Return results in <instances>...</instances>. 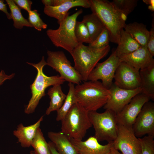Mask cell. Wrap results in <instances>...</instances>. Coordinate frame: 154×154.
Wrapping results in <instances>:
<instances>
[{
	"mask_svg": "<svg viewBox=\"0 0 154 154\" xmlns=\"http://www.w3.org/2000/svg\"><path fill=\"white\" fill-rule=\"evenodd\" d=\"M119 60L120 62H125L139 70L147 67L154 63L153 57L147 47L141 46Z\"/></svg>",
	"mask_w": 154,
	"mask_h": 154,
	"instance_id": "cell-17",
	"label": "cell"
},
{
	"mask_svg": "<svg viewBox=\"0 0 154 154\" xmlns=\"http://www.w3.org/2000/svg\"><path fill=\"white\" fill-rule=\"evenodd\" d=\"M16 4L21 9H24L28 12L31 10L32 2L29 0H13Z\"/></svg>",
	"mask_w": 154,
	"mask_h": 154,
	"instance_id": "cell-34",
	"label": "cell"
},
{
	"mask_svg": "<svg viewBox=\"0 0 154 154\" xmlns=\"http://www.w3.org/2000/svg\"><path fill=\"white\" fill-rule=\"evenodd\" d=\"M149 31L147 48L151 55L154 56V25L152 24V27Z\"/></svg>",
	"mask_w": 154,
	"mask_h": 154,
	"instance_id": "cell-33",
	"label": "cell"
},
{
	"mask_svg": "<svg viewBox=\"0 0 154 154\" xmlns=\"http://www.w3.org/2000/svg\"><path fill=\"white\" fill-rule=\"evenodd\" d=\"M120 62L114 51L106 60L96 64L89 74L88 81L101 80L103 84L109 89L113 83L115 72Z\"/></svg>",
	"mask_w": 154,
	"mask_h": 154,
	"instance_id": "cell-10",
	"label": "cell"
},
{
	"mask_svg": "<svg viewBox=\"0 0 154 154\" xmlns=\"http://www.w3.org/2000/svg\"><path fill=\"white\" fill-rule=\"evenodd\" d=\"M113 146L122 154H140L141 152L139 140L132 127L118 124L117 135Z\"/></svg>",
	"mask_w": 154,
	"mask_h": 154,
	"instance_id": "cell-9",
	"label": "cell"
},
{
	"mask_svg": "<svg viewBox=\"0 0 154 154\" xmlns=\"http://www.w3.org/2000/svg\"><path fill=\"white\" fill-rule=\"evenodd\" d=\"M70 139L79 154H108L113 146V142L100 144L94 136L90 137L85 141Z\"/></svg>",
	"mask_w": 154,
	"mask_h": 154,
	"instance_id": "cell-16",
	"label": "cell"
},
{
	"mask_svg": "<svg viewBox=\"0 0 154 154\" xmlns=\"http://www.w3.org/2000/svg\"><path fill=\"white\" fill-rule=\"evenodd\" d=\"M83 12L82 9L71 15H67L56 29H49L46 34L53 44L70 54L79 44L75 36L74 28L78 17Z\"/></svg>",
	"mask_w": 154,
	"mask_h": 154,
	"instance_id": "cell-6",
	"label": "cell"
},
{
	"mask_svg": "<svg viewBox=\"0 0 154 154\" xmlns=\"http://www.w3.org/2000/svg\"><path fill=\"white\" fill-rule=\"evenodd\" d=\"M29 154H35L34 151H30Z\"/></svg>",
	"mask_w": 154,
	"mask_h": 154,
	"instance_id": "cell-42",
	"label": "cell"
},
{
	"mask_svg": "<svg viewBox=\"0 0 154 154\" xmlns=\"http://www.w3.org/2000/svg\"><path fill=\"white\" fill-rule=\"evenodd\" d=\"M116 114L109 110L102 113L88 112L90 122L95 130L94 136L98 142L106 141L111 142L116 139L118 126Z\"/></svg>",
	"mask_w": 154,
	"mask_h": 154,
	"instance_id": "cell-7",
	"label": "cell"
},
{
	"mask_svg": "<svg viewBox=\"0 0 154 154\" xmlns=\"http://www.w3.org/2000/svg\"><path fill=\"white\" fill-rule=\"evenodd\" d=\"M110 97L104 108L111 110L116 114L119 112L127 104L132 98L142 92L140 88L133 90H127L120 88L113 83L109 89Z\"/></svg>",
	"mask_w": 154,
	"mask_h": 154,
	"instance_id": "cell-13",
	"label": "cell"
},
{
	"mask_svg": "<svg viewBox=\"0 0 154 154\" xmlns=\"http://www.w3.org/2000/svg\"><path fill=\"white\" fill-rule=\"evenodd\" d=\"M28 21L33 27L37 30L41 31L42 29H46L47 27L40 17L38 11L35 9L28 12Z\"/></svg>",
	"mask_w": 154,
	"mask_h": 154,
	"instance_id": "cell-30",
	"label": "cell"
},
{
	"mask_svg": "<svg viewBox=\"0 0 154 154\" xmlns=\"http://www.w3.org/2000/svg\"><path fill=\"white\" fill-rule=\"evenodd\" d=\"M135 135L141 137L145 135L154 137V103H145L132 126Z\"/></svg>",
	"mask_w": 154,
	"mask_h": 154,
	"instance_id": "cell-14",
	"label": "cell"
},
{
	"mask_svg": "<svg viewBox=\"0 0 154 154\" xmlns=\"http://www.w3.org/2000/svg\"><path fill=\"white\" fill-rule=\"evenodd\" d=\"M47 54V65L58 72L61 77L65 81L74 84L81 83L82 81L81 76L72 66L63 52L48 50Z\"/></svg>",
	"mask_w": 154,
	"mask_h": 154,
	"instance_id": "cell-8",
	"label": "cell"
},
{
	"mask_svg": "<svg viewBox=\"0 0 154 154\" xmlns=\"http://www.w3.org/2000/svg\"><path fill=\"white\" fill-rule=\"evenodd\" d=\"M43 116H42L36 123L30 125L25 126L21 123L13 131V135L17 139L18 142L22 147H29L31 146L32 141L43 120Z\"/></svg>",
	"mask_w": 154,
	"mask_h": 154,
	"instance_id": "cell-18",
	"label": "cell"
},
{
	"mask_svg": "<svg viewBox=\"0 0 154 154\" xmlns=\"http://www.w3.org/2000/svg\"><path fill=\"white\" fill-rule=\"evenodd\" d=\"M108 154H122L119 151L115 148L113 146L111 147Z\"/></svg>",
	"mask_w": 154,
	"mask_h": 154,
	"instance_id": "cell-41",
	"label": "cell"
},
{
	"mask_svg": "<svg viewBox=\"0 0 154 154\" xmlns=\"http://www.w3.org/2000/svg\"><path fill=\"white\" fill-rule=\"evenodd\" d=\"M47 135L60 154H79L70 139L61 131H49Z\"/></svg>",
	"mask_w": 154,
	"mask_h": 154,
	"instance_id": "cell-19",
	"label": "cell"
},
{
	"mask_svg": "<svg viewBox=\"0 0 154 154\" xmlns=\"http://www.w3.org/2000/svg\"><path fill=\"white\" fill-rule=\"evenodd\" d=\"M137 0H113L111 2L117 10L126 17L137 6Z\"/></svg>",
	"mask_w": 154,
	"mask_h": 154,
	"instance_id": "cell-28",
	"label": "cell"
},
{
	"mask_svg": "<svg viewBox=\"0 0 154 154\" xmlns=\"http://www.w3.org/2000/svg\"><path fill=\"white\" fill-rule=\"evenodd\" d=\"M10 10V14L13 21L14 27L19 29L24 27H33L28 21L23 16L21 9L16 4L13 0H6Z\"/></svg>",
	"mask_w": 154,
	"mask_h": 154,
	"instance_id": "cell-25",
	"label": "cell"
},
{
	"mask_svg": "<svg viewBox=\"0 0 154 154\" xmlns=\"http://www.w3.org/2000/svg\"><path fill=\"white\" fill-rule=\"evenodd\" d=\"M110 41L109 33L105 27L96 38L89 44L88 46L94 48H100L109 45Z\"/></svg>",
	"mask_w": 154,
	"mask_h": 154,
	"instance_id": "cell-31",
	"label": "cell"
},
{
	"mask_svg": "<svg viewBox=\"0 0 154 154\" xmlns=\"http://www.w3.org/2000/svg\"><path fill=\"white\" fill-rule=\"evenodd\" d=\"M110 50L109 45L96 48L79 43L70 54L74 60V67L82 81H88L89 74L98 62L108 54Z\"/></svg>",
	"mask_w": 154,
	"mask_h": 154,
	"instance_id": "cell-3",
	"label": "cell"
},
{
	"mask_svg": "<svg viewBox=\"0 0 154 154\" xmlns=\"http://www.w3.org/2000/svg\"><path fill=\"white\" fill-rule=\"evenodd\" d=\"M118 44L114 51L116 55L119 58L132 53L141 46L124 29L121 32Z\"/></svg>",
	"mask_w": 154,
	"mask_h": 154,
	"instance_id": "cell-20",
	"label": "cell"
},
{
	"mask_svg": "<svg viewBox=\"0 0 154 154\" xmlns=\"http://www.w3.org/2000/svg\"><path fill=\"white\" fill-rule=\"evenodd\" d=\"M47 95L50 99L49 105L45 114L49 115L52 112H57L62 106L66 95L63 92L61 85L53 86L48 90Z\"/></svg>",
	"mask_w": 154,
	"mask_h": 154,
	"instance_id": "cell-23",
	"label": "cell"
},
{
	"mask_svg": "<svg viewBox=\"0 0 154 154\" xmlns=\"http://www.w3.org/2000/svg\"><path fill=\"white\" fill-rule=\"evenodd\" d=\"M124 29L141 46L147 47L149 31L147 29L146 25L134 22L125 24Z\"/></svg>",
	"mask_w": 154,
	"mask_h": 154,
	"instance_id": "cell-21",
	"label": "cell"
},
{
	"mask_svg": "<svg viewBox=\"0 0 154 154\" xmlns=\"http://www.w3.org/2000/svg\"><path fill=\"white\" fill-rule=\"evenodd\" d=\"M74 33L79 43H90V36L88 30L85 24L82 21H76L74 28Z\"/></svg>",
	"mask_w": 154,
	"mask_h": 154,
	"instance_id": "cell-29",
	"label": "cell"
},
{
	"mask_svg": "<svg viewBox=\"0 0 154 154\" xmlns=\"http://www.w3.org/2000/svg\"><path fill=\"white\" fill-rule=\"evenodd\" d=\"M90 8L108 29L111 42L118 44L127 17L118 11L111 2L106 0H90Z\"/></svg>",
	"mask_w": 154,
	"mask_h": 154,
	"instance_id": "cell-1",
	"label": "cell"
},
{
	"mask_svg": "<svg viewBox=\"0 0 154 154\" xmlns=\"http://www.w3.org/2000/svg\"><path fill=\"white\" fill-rule=\"evenodd\" d=\"M61 121V131L69 139L78 140H82L92 126L88 112L78 102L73 105Z\"/></svg>",
	"mask_w": 154,
	"mask_h": 154,
	"instance_id": "cell-4",
	"label": "cell"
},
{
	"mask_svg": "<svg viewBox=\"0 0 154 154\" xmlns=\"http://www.w3.org/2000/svg\"><path fill=\"white\" fill-rule=\"evenodd\" d=\"M4 2V1L0 0V11L5 13L9 19H11L12 18L11 14L7 11L6 4H5Z\"/></svg>",
	"mask_w": 154,
	"mask_h": 154,
	"instance_id": "cell-36",
	"label": "cell"
},
{
	"mask_svg": "<svg viewBox=\"0 0 154 154\" xmlns=\"http://www.w3.org/2000/svg\"><path fill=\"white\" fill-rule=\"evenodd\" d=\"M142 92L154 99V63L139 70Z\"/></svg>",
	"mask_w": 154,
	"mask_h": 154,
	"instance_id": "cell-22",
	"label": "cell"
},
{
	"mask_svg": "<svg viewBox=\"0 0 154 154\" xmlns=\"http://www.w3.org/2000/svg\"><path fill=\"white\" fill-rule=\"evenodd\" d=\"M90 0H66L58 6H44V12L48 16L57 19L59 24L69 15L68 11L71 8L76 7L90 8Z\"/></svg>",
	"mask_w": 154,
	"mask_h": 154,
	"instance_id": "cell-15",
	"label": "cell"
},
{
	"mask_svg": "<svg viewBox=\"0 0 154 154\" xmlns=\"http://www.w3.org/2000/svg\"><path fill=\"white\" fill-rule=\"evenodd\" d=\"M150 99L142 92L133 97L119 112L116 114L118 125L132 127L144 104Z\"/></svg>",
	"mask_w": 154,
	"mask_h": 154,
	"instance_id": "cell-12",
	"label": "cell"
},
{
	"mask_svg": "<svg viewBox=\"0 0 154 154\" xmlns=\"http://www.w3.org/2000/svg\"><path fill=\"white\" fill-rule=\"evenodd\" d=\"M41 2L45 6H53V0H42Z\"/></svg>",
	"mask_w": 154,
	"mask_h": 154,
	"instance_id": "cell-39",
	"label": "cell"
},
{
	"mask_svg": "<svg viewBox=\"0 0 154 154\" xmlns=\"http://www.w3.org/2000/svg\"><path fill=\"white\" fill-rule=\"evenodd\" d=\"M27 63L34 67L37 70L36 78L30 86L32 97L24 110L25 112L29 114L35 112L40 100L45 95V90L47 87L57 84L61 85L65 80L58 75L48 76L44 74L43 67L47 64L44 56H42L41 61L37 63Z\"/></svg>",
	"mask_w": 154,
	"mask_h": 154,
	"instance_id": "cell-5",
	"label": "cell"
},
{
	"mask_svg": "<svg viewBox=\"0 0 154 154\" xmlns=\"http://www.w3.org/2000/svg\"><path fill=\"white\" fill-rule=\"evenodd\" d=\"M66 0H53V6L59 5L65 2Z\"/></svg>",
	"mask_w": 154,
	"mask_h": 154,
	"instance_id": "cell-40",
	"label": "cell"
},
{
	"mask_svg": "<svg viewBox=\"0 0 154 154\" xmlns=\"http://www.w3.org/2000/svg\"><path fill=\"white\" fill-rule=\"evenodd\" d=\"M143 1L146 4L149 5L148 9L152 11H154V0H143Z\"/></svg>",
	"mask_w": 154,
	"mask_h": 154,
	"instance_id": "cell-37",
	"label": "cell"
},
{
	"mask_svg": "<svg viewBox=\"0 0 154 154\" xmlns=\"http://www.w3.org/2000/svg\"><path fill=\"white\" fill-rule=\"evenodd\" d=\"M154 137L147 135L139 138L141 148L140 154H154Z\"/></svg>",
	"mask_w": 154,
	"mask_h": 154,
	"instance_id": "cell-32",
	"label": "cell"
},
{
	"mask_svg": "<svg viewBox=\"0 0 154 154\" xmlns=\"http://www.w3.org/2000/svg\"><path fill=\"white\" fill-rule=\"evenodd\" d=\"M50 154H60L57 151L53 143L50 141L48 143Z\"/></svg>",
	"mask_w": 154,
	"mask_h": 154,
	"instance_id": "cell-38",
	"label": "cell"
},
{
	"mask_svg": "<svg viewBox=\"0 0 154 154\" xmlns=\"http://www.w3.org/2000/svg\"><path fill=\"white\" fill-rule=\"evenodd\" d=\"M15 75V73L8 75L5 73L3 70H1L0 72V86L2 85L5 80L11 79Z\"/></svg>",
	"mask_w": 154,
	"mask_h": 154,
	"instance_id": "cell-35",
	"label": "cell"
},
{
	"mask_svg": "<svg viewBox=\"0 0 154 154\" xmlns=\"http://www.w3.org/2000/svg\"><path fill=\"white\" fill-rule=\"evenodd\" d=\"M82 21L85 23L88 30L90 43L96 38L105 28L100 19L93 13L84 15Z\"/></svg>",
	"mask_w": 154,
	"mask_h": 154,
	"instance_id": "cell-24",
	"label": "cell"
},
{
	"mask_svg": "<svg viewBox=\"0 0 154 154\" xmlns=\"http://www.w3.org/2000/svg\"><path fill=\"white\" fill-rule=\"evenodd\" d=\"M69 89L65 99L60 108L57 111L56 119L61 121L65 116L72 106L78 102L75 92L74 84L71 82L68 84Z\"/></svg>",
	"mask_w": 154,
	"mask_h": 154,
	"instance_id": "cell-26",
	"label": "cell"
},
{
	"mask_svg": "<svg viewBox=\"0 0 154 154\" xmlns=\"http://www.w3.org/2000/svg\"><path fill=\"white\" fill-rule=\"evenodd\" d=\"M114 84L123 89L133 90L141 88L139 70L124 62H120L116 71Z\"/></svg>",
	"mask_w": 154,
	"mask_h": 154,
	"instance_id": "cell-11",
	"label": "cell"
},
{
	"mask_svg": "<svg viewBox=\"0 0 154 154\" xmlns=\"http://www.w3.org/2000/svg\"><path fill=\"white\" fill-rule=\"evenodd\" d=\"M78 102L88 111H97L106 104L110 96L109 89L98 81H84L75 86Z\"/></svg>",
	"mask_w": 154,
	"mask_h": 154,
	"instance_id": "cell-2",
	"label": "cell"
},
{
	"mask_svg": "<svg viewBox=\"0 0 154 154\" xmlns=\"http://www.w3.org/2000/svg\"><path fill=\"white\" fill-rule=\"evenodd\" d=\"M31 146L33 148L35 154H50L48 143L40 127L37 131Z\"/></svg>",
	"mask_w": 154,
	"mask_h": 154,
	"instance_id": "cell-27",
	"label": "cell"
}]
</instances>
